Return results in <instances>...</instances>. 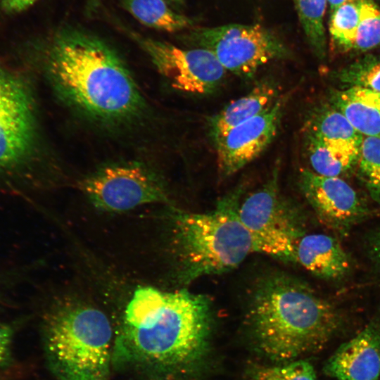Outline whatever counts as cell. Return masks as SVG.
<instances>
[{
  "mask_svg": "<svg viewBox=\"0 0 380 380\" xmlns=\"http://www.w3.org/2000/svg\"><path fill=\"white\" fill-rule=\"evenodd\" d=\"M211 322V302L205 295L138 287L122 314L112 364L163 380L201 357Z\"/></svg>",
  "mask_w": 380,
  "mask_h": 380,
  "instance_id": "cell-1",
  "label": "cell"
},
{
  "mask_svg": "<svg viewBox=\"0 0 380 380\" xmlns=\"http://www.w3.org/2000/svg\"><path fill=\"white\" fill-rule=\"evenodd\" d=\"M45 67L58 96L94 121L121 125L144 109V97L118 53L89 32L57 30L46 46Z\"/></svg>",
  "mask_w": 380,
  "mask_h": 380,
  "instance_id": "cell-2",
  "label": "cell"
},
{
  "mask_svg": "<svg viewBox=\"0 0 380 380\" xmlns=\"http://www.w3.org/2000/svg\"><path fill=\"white\" fill-rule=\"evenodd\" d=\"M248 320L259 348L288 362L322 347L339 324L335 308L301 280L272 272L251 293Z\"/></svg>",
  "mask_w": 380,
  "mask_h": 380,
  "instance_id": "cell-3",
  "label": "cell"
},
{
  "mask_svg": "<svg viewBox=\"0 0 380 380\" xmlns=\"http://www.w3.org/2000/svg\"><path fill=\"white\" fill-rule=\"evenodd\" d=\"M243 190L239 185L206 213L170 206V245L181 284L229 272L253 252L251 236L239 216Z\"/></svg>",
  "mask_w": 380,
  "mask_h": 380,
  "instance_id": "cell-4",
  "label": "cell"
},
{
  "mask_svg": "<svg viewBox=\"0 0 380 380\" xmlns=\"http://www.w3.org/2000/svg\"><path fill=\"white\" fill-rule=\"evenodd\" d=\"M42 331L46 363L57 380H108L113 331L99 308L76 298L59 300L44 314Z\"/></svg>",
  "mask_w": 380,
  "mask_h": 380,
  "instance_id": "cell-5",
  "label": "cell"
},
{
  "mask_svg": "<svg viewBox=\"0 0 380 380\" xmlns=\"http://www.w3.org/2000/svg\"><path fill=\"white\" fill-rule=\"evenodd\" d=\"M262 186L241 201L239 218L248 231L253 251L284 262H296V250L306 234L304 216L279 188L280 162Z\"/></svg>",
  "mask_w": 380,
  "mask_h": 380,
  "instance_id": "cell-6",
  "label": "cell"
},
{
  "mask_svg": "<svg viewBox=\"0 0 380 380\" xmlns=\"http://www.w3.org/2000/svg\"><path fill=\"white\" fill-rule=\"evenodd\" d=\"M184 39L191 47L212 52L226 71L243 80L253 78L266 64L292 56L290 48L274 32L258 23L194 26Z\"/></svg>",
  "mask_w": 380,
  "mask_h": 380,
  "instance_id": "cell-7",
  "label": "cell"
},
{
  "mask_svg": "<svg viewBox=\"0 0 380 380\" xmlns=\"http://www.w3.org/2000/svg\"><path fill=\"white\" fill-rule=\"evenodd\" d=\"M80 189L96 208L105 212L122 213L151 203L172 205L162 178L139 162L102 166L83 179Z\"/></svg>",
  "mask_w": 380,
  "mask_h": 380,
  "instance_id": "cell-8",
  "label": "cell"
},
{
  "mask_svg": "<svg viewBox=\"0 0 380 380\" xmlns=\"http://www.w3.org/2000/svg\"><path fill=\"white\" fill-rule=\"evenodd\" d=\"M303 138L312 170L340 177L357 165L363 136L331 104L312 110L303 127Z\"/></svg>",
  "mask_w": 380,
  "mask_h": 380,
  "instance_id": "cell-9",
  "label": "cell"
},
{
  "mask_svg": "<svg viewBox=\"0 0 380 380\" xmlns=\"http://www.w3.org/2000/svg\"><path fill=\"white\" fill-rule=\"evenodd\" d=\"M37 144L31 91L23 79L0 68V174L27 163Z\"/></svg>",
  "mask_w": 380,
  "mask_h": 380,
  "instance_id": "cell-10",
  "label": "cell"
},
{
  "mask_svg": "<svg viewBox=\"0 0 380 380\" xmlns=\"http://www.w3.org/2000/svg\"><path fill=\"white\" fill-rule=\"evenodd\" d=\"M129 34L173 88L188 94L206 95L222 84L227 71L210 51L179 47L132 31Z\"/></svg>",
  "mask_w": 380,
  "mask_h": 380,
  "instance_id": "cell-11",
  "label": "cell"
},
{
  "mask_svg": "<svg viewBox=\"0 0 380 380\" xmlns=\"http://www.w3.org/2000/svg\"><path fill=\"white\" fill-rule=\"evenodd\" d=\"M290 91L260 114L232 128L213 144L219 174L228 177L260 156L277 135Z\"/></svg>",
  "mask_w": 380,
  "mask_h": 380,
  "instance_id": "cell-12",
  "label": "cell"
},
{
  "mask_svg": "<svg viewBox=\"0 0 380 380\" xmlns=\"http://www.w3.org/2000/svg\"><path fill=\"white\" fill-rule=\"evenodd\" d=\"M298 186L318 217L336 232L346 234L367 216V205L339 177L322 176L309 168H302Z\"/></svg>",
  "mask_w": 380,
  "mask_h": 380,
  "instance_id": "cell-13",
  "label": "cell"
},
{
  "mask_svg": "<svg viewBox=\"0 0 380 380\" xmlns=\"http://www.w3.org/2000/svg\"><path fill=\"white\" fill-rule=\"evenodd\" d=\"M337 380H377L380 375V324H369L345 343L325 365Z\"/></svg>",
  "mask_w": 380,
  "mask_h": 380,
  "instance_id": "cell-14",
  "label": "cell"
},
{
  "mask_svg": "<svg viewBox=\"0 0 380 380\" xmlns=\"http://www.w3.org/2000/svg\"><path fill=\"white\" fill-rule=\"evenodd\" d=\"M296 262L322 279L337 281L346 277L351 260L334 236L321 233L305 234L296 250Z\"/></svg>",
  "mask_w": 380,
  "mask_h": 380,
  "instance_id": "cell-15",
  "label": "cell"
},
{
  "mask_svg": "<svg viewBox=\"0 0 380 380\" xmlns=\"http://www.w3.org/2000/svg\"><path fill=\"white\" fill-rule=\"evenodd\" d=\"M278 82L266 77L257 82L245 95L226 105L207 121L208 132L214 143L228 131L260 114L281 95Z\"/></svg>",
  "mask_w": 380,
  "mask_h": 380,
  "instance_id": "cell-16",
  "label": "cell"
},
{
  "mask_svg": "<svg viewBox=\"0 0 380 380\" xmlns=\"http://www.w3.org/2000/svg\"><path fill=\"white\" fill-rule=\"evenodd\" d=\"M332 105L363 137H380V92L348 87L334 94Z\"/></svg>",
  "mask_w": 380,
  "mask_h": 380,
  "instance_id": "cell-17",
  "label": "cell"
},
{
  "mask_svg": "<svg viewBox=\"0 0 380 380\" xmlns=\"http://www.w3.org/2000/svg\"><path fill=\"white\" fill-rule=\"evenodd\" d=\"M121 5L139 23L153 29L174 32L194 26L192 19L175 12L166 0H121Z\"/></svg>",
  "mask_w": 380,
  "mask_h": 380,
  "instance_id": "cell-18",
  "label": "cell"
},
{
  "mask_svg": "<svg viewBox=\"0 0 380 380\" xmlns=\"http://www.w3.org/2000/svg\"><path fill=\"white\" fill-rule=\"evenodd\" d=\"M307 42L315 56L323 59L327 53L324 18L327 0H293Z\"/></svg>",
  "mask_w": 380,
  "mask_h": 380,
  "instance_id": "cell-19",
  "label": "cell"
},
{
  "mask_svg": "<svg viewBox=\"0 0 380 380\" xmlns=\"http://www.w3.org/2000/svg\"><path fill=\"white\" fill-rule=\"evenodd\" d=\"M359 15V0L349 1L331 13L329 33L334 44L341 50L353 49Z\"/></svg>",
  "mask_w": 380,
  "mask_h": 380,
  "instance_id": "cell-20",
  "label": "cell"
},
{
  "mask_svg": "<svg viewBox=\"0 0 380 380\" xmlns=\"http://www.w3.org/2000/svg\"><path fill=\"white\" fill-rule=\"evenodd\" d=\"M357 165L371 197L380 204V137H363Z\"/></svg>",
  "mask_w": 380,
  "mask_h": 380,
  "instance_id": "cell-21",
  "label": "cell"
},
{
  "mask_svg": "<svg viewBox=\"0 0 380 380\" xmlns=\"http://www.w3.org/2000/svg\"><path fill=\"white\" fill-rule=\"evenodd\" d=\"M338 80L347 87H360L380 92V57L366 56L337 73Z\"/></svg>",
  "mask_w": 380,
  "mask_h": 380,
  "instance_id": "cell-22",
  "label": "cell"
},
{
  "mask_svg": "<svg viewBox=\"0 0 380 380\" xmlns=\"http://www.w3.org/2000/svg\"><path fill=\"white\" fill-rule=\"evenodd\" d=\"M359 23L353 49L367 51L380 46V8L374 0H359Z\"/></svg>",
  "mask_w": 380,
  "mask_h": 380,
  "instance_id": "cell-23",
  "label": "cell"
},
{
  "mask_svg": "<svg viewBox=\"0 0 380 380\" xmlns=\"http://www.w3.org/2000/svg\"><path fill=\"white\" fill-rule=\"evenodd\" d=\"M248 380H317L312 365L296 360L279 365L259 366L252 370Z\"/></svg>",
  "mask_w": 380,
  "mask_h": 380,
  "instance_id": "cell-24",
  "label": "cell"
},
{
  "mask_svg": "<svg viewBox=\"0 0 380 380\" xmlns=\"http://www.w3.org/2000/svg\"><path fill=\"white\" fill-rule=\"evenodd\" d=\"M14 329L0 323V368L9 367L13 362L12 341Z\"/></svg>",
  "mask_w": 380,
  "mask_h": 380,
  "instance_id": "cell-25",
  "label": "cell"
},
{
  "mask_svg": "<svg viewBox=\"0 0 380 380\" xmlns=\"http://www.w3.org/2000/svg\"><path fill=\"white\" fill-rule=\"evenodd\" d=\"M366 245L369 260L375 266L380 268V228L369 234Z\"/></svg>",
  "mask_w": 380,
  "mask_h": 380,
  "instance_id": "cell-26",
  "label": "cell"
},
{
  "mask_svg": "<svg viewBox=\"0 0 380 380\" xmlns=\"http://www.w3.org/2000/svg\"><path fill=\"white\" fill-rule=\"evenodd\" d=\"M37 0H0V7L6 13H15L21 12Z\"/></svg>",
  "mask_w": 380,
  "mask_h": 380,
  "instance_id": "cell-27",
  "label": "cell"
},
{
  "mask_svg": "<svg viewBox=\"0 0 380 380\" xmlns=\"http://www.w3.org/2000/svg\"><path fill=\"white\" fill-rule=\"evenodd\" d=\"M351 1V0H327L328 5L329 6L331 13L336 10L338 7L342 4Z\"/></svg>",
  "mask_w": 380,
  "mask_h": 380,
  "instance_id": "cell-28",
  "label": "cell"
},
{
  "mask_svg": "<svg viewBox=\"0 0 380 380\" xmlns=\"http://www.w3.org/2000/svg\"><path fill=\"white\" fill-rule=\"evenodd\" d=\"M377 1H380V0H377Z\"/></svg>",
  "mask_w": 380,
  "mask_h": 380,
  "instance_id": "cell-29",
  "label": "cell"
}]
</instances>
